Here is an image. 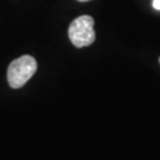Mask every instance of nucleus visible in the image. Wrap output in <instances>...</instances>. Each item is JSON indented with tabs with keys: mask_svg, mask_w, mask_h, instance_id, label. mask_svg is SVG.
Masks as SVG:
<instances>
[{
	"mask_svg": "<svg viewBox=\"0 0 160 160\" xmlns=\"http://www.w3.org/2000/svg\"><path fill=\"white\" fill-rule=\"evenodd\" d=\"M36 70L37 62L32 56L24 55L22 57L14 59L7 69L8 84L14 89L22 88L33 76Z\"/></svg>",
	"mask_w": 160,
	"mask_h": 160,
	"instance_id": "nucleus-1",
	"label": "nucleus"
},
{
	"mask_svg": "<svg viewBox=\"0 0 160 160\" xmlns=\"http://www.w3.org/2000/svg\"><path fill=\"white\" fill-rule=\"evenodd\" d=\"M69 38L76 48H84L92 44L96 38L94 19L90 16L76 18L69 26Z\"/></svg>",
	"mask_w": 160,
	"mask_h": 160,
	"instance_id": "nucleus-2",
	"label": "nucleus"
},
{
	"mask_svg": "<svg viewBox=\"0 0 160 160\" xmlns=\"http://www.w3.org/2000/svg\"><path fill=\"white\" fill-rule=\"evenodd\" d=\"M78 1H89V0H78Z\"/></svg>",
	"mask_w": 160,
	"mask_h": 160,
	"instance_id": "nucleus-4",
	"label": "nucleus"
},
{
	"mask_svg": "<svg viewBox=\"0 0 160 160\" xmlns=\"http://www.w3.org/2000/svg\"><path fill=\"white\" fill-rule=\"evenodd\" d=\"M153 7L155 10H160V0H153Z\"/></svg>",
	"mask_w": 160,
	"mask_h": 160,
	"instance_id": "nucleus-3",
	"label": "nucleus"
},
{
	"mask_svg": "<svg viewBox=\"0 0 160 160\" xmlns=\"http://www.w3.org/2000/svg\"><path fill=\"white\" fill-rule=\"evenodd\" d=\"M159 62H160V58H159Z\"/></svg>",
	"mask_w": 160,
	"mask_h": 160,
	"instance_id": "nucleus-5",
	"label": "nucleus"
}]
</instances>
